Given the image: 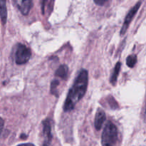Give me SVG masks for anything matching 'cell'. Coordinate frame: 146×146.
Returning <instances> with one entry per match:
<instances>
[{
	"label": "cell",
	"mask_w": 146,
	"mask_h": 146,
	"mask_svg": "<svg viewBox=\"0 0 146 146\" xmlns=\"http://www.w3.org/2000/svg\"><path fill=\"white\" fill-rule=\"evenodd\" d=\"M88 82V71L82 70L76 77L74 85L69 90V92L67 95L64 106V109L66 112L72 111L76 103L84 97L86 92Z\"/></svg>",
	"instance_id": "obj_1"
},
{
	"label": "cell",
	"mask_w": 146,
	"mask_h": 146,
	"mask_svg": "<svg viewBox=\"0 0 146 146\" xmlns=\"http://www.w3.org/2000/svg\"><path fill=\"white\" fill-rule=\"evenodd\" d=\"M118 140V130L113 123L108 122L101 137L102 146H115Z\"/></svg>",
	"instance_id": "obj_2"
},
{
	"label": "cell",
	"mask_w": 146,
	"mask_h": 146,
	"mask_svg": "<svg viewBox=\"0 0 146 146\" xmlns=\"http://www.w3.org/2000/svg\"><path fill=\"white\" fill-rule=\"evenodd\" d=\"M31 56V52L29 48L21 44H19L17 45L15 54L16 64L19 65L26 64L30 59Z\"/></svg>",
	"instance_id": "obj_3"
},
{
	"label": "cell",
	"mask_w": 146,
	"mask_h": 146,
	"mask_svg": "<svg viewBox=\"0 0 146 146\" xmlns=\"http://www.w3.org/2000/svg\"><path fill=\"white\" fill-rule=\"evenodd\" d=\"M141 1H139V2L137 3V4H135V5L134 6L131 10H130L129 12L128 13L126 17H125V21H124L123 24L122 28H121V36H123L124 34H125V32H126L127 30H128L130 24H131V22L132 21L133 19V17H135L137 11H138L139 8L141 7Z\"/></svg>",
	"instance_id": "obj_4"
},
{
	"label": "cell",
	"mask_w": 146,
	"mask_h": 146,
	"mask_svg": "<svg viewBox=\"0 0 146 146\" xmlns=\"http://www.w3.org/2000/svg\"><path fill=\"white\" fill-rule=\"evenodd\" d=\"M14 2L23 15H27L33 6V2L31 0H17Z\"/></svg>",
	"instance_id": "obj_5"
},
{
	"label": "cell",
	"mask_w": 146,
	"mask_h": 146,
	"mask_svg": "<svg viewBox=\"0 0 146 146\" xmlns=\"http://www.w3.org/2000/svg\"><path fill=\"white\" fill-rule=\"evenodd\" d=\"M106 114L103 110L99 109L97 111L95 117V127L98 131H99L103 126V124L106 121Z\"/></svg>",
	"instance_id": "obj_6"
},
{
	"label": "cell",
	"mask_w": 146,
	"mask_h": 146,
	"mask_svg": "<svg viewBox=\"0 0 146 146\" xmlns=\"http://www.w3.org/2000/svg\"><path fill=\"white\" fill-rule=\"evenodd\" d=\"M43 131H44V135H45L47 141H51V138H52V135H51V123L48 119L45 120L43 122Z\"/></svg>",
	"instance_id": "obj_7"
},
{
	"label": "cell",
	"mask_w": 146,
	"mask_h": 146,
	"mask_svg": "<svg viewBox=\"0 0 146 146\" xmlns=\"http://www.w3.org/2000/svg\"><path fill=\"white\" fill-rule=\"evenodd\" d=\"M0 18L3 24H5L7 19V9L6 6V1L0 0Z\"/></svg>",
	"instance_id": "obj_8"
},
{
	"label": "cell",
	"mask_w": 146,
	"mask_h": 146,
	"mask_svg": "<svg viewBox=\"0 0 146 146\" xmlns=\"http://www.w3.org/2000/svg\"><path fill=\"white\" fill-rule=\"evenodd\" d=\"M55 74L56 76L60 77L63 79H66L67 78V75H68V67H67V66H60L58 69H57V71H56Z\"/></svg>",
	"instance_id": "obj_9"
},
{
	"label": "cell",
	"mask_w": 146,
	"mask_h": 146,
	"mask_svg": "<svg viewBox=\"0 0 146 146\" xmlns=\"http://www.w3.org/2000/svg\"><path fill=\"white\" fill-rule=\"evenodd\" d=\"M121 62H117L116 65H115V68H114L113 71L112 73V75L111 76V83L112 84H115L117 81V78H118V76L119 74L120 70H121Z\"/></svg>",
	"instance_id": "obj_10"
},
{
	"label": "cell",
	"mask_w": 146,
	"mask_h": 146,
	"mask_svg": "<svg viewBox=\"0 0 146 146\" xmlns=\"http://www.w3.org/2000/svg\"><path fill=\"white\" fill-rule=\"evenodd\" d=\"M136 62H137V56L136 55H134V54L128 56V58H127L126 59V64L127 65H128V66L130 67V68H133V67H134V66L135 65Z\"/></svg>",
	"instance_id": "obj_11"
},
{
	"label": "cell",
	"mask_w": 146,
	"mask_h": 146,
	"mask_svg": "<svg viewBox=\"0 0 146 146\" xmlns=\"http://www.w3.org/2000/svg\"><path fill=\"white\" fill-rule=\"evenodd\" d=\"M59 84V82H58L57 80H54V81H52L51 85V94H54V95H56V88L58 86V85Z\"/></svg>",
	"instance_id": "obj_12"
},
{
	"label": "cell",
	"mask_w": 146,
	"mask_h": 146,
	"mask_svg": "<svg viewBox=\"0 0 146 146\" xmlns=\"http://www.w3.org/2000/svg\"><path fill=\"white\" fill-rule=\"evenodd\" d=\"M4 121H3V119L1 118H0V135H1V132H2L3 131V128H4Z\"/></svg>",
	"instance_id": "obj_13"
},
{
	"label": "cell",
	"mask_w": 146,
	"mask_h": 146,
	"mask_svg": "<svg viewBox=\"0 0 146 146\" xmlns=\"http://www.w3.org/2000/svg\"><path fill=\"white\" fill-rule=\"evenodd\" d=\"M94 2H95L96 4H99V5H103V4H105V3L106 2V1H104V0L98 1V0H96V1H94Z\"/></svg>",
	"instance_id": "obj_14"
},
{
	"label": "cell",
	"mask_w": 146,
	"mask_h": 146,
	"mask_svg": "<svg viewBox=\"0 0 146 146\" xmlns=\"http://www.w3.org/2000/svg\"><path fill=\"white\" fill-rule=\"evenodd\" d=\"M17 146H35L32 143H24V144H20V145Z\"/></svg>",
	"instance_id": "obj_15"
},
{
	"label": "cell",
	"mask_w": 146,
	"mask_h": 146,
	"mask_svg": "<svg viewBox=\"0 0 146 146\" xmlns=\"http://www.w3.org/2000/svg\"><path fill=\"white\" fill-rule=\"evenodd\" d=\"M144 121L146 123V104H145V111H144Z\"/></svg>",
	"instance_id": "obj_16"
},
{
	"label": "cell",
	"mask_w": 146,
	"mask_h": 146,
	"mask_svg": "<svg viewBox=\"0 0 146 146\" xmlns=\"http://www.w3.org/2000/svg\"><path fill=\"white\" fill-rule=\"evenodd\" d=\"M44 146H48L47 145H44Z\"/></svg>",
	"instance_id": "obj_17"
}]
</instances>
